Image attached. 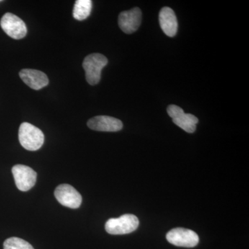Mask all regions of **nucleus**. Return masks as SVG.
<instances>
[{"label": "nucleus", "mask_w": 249, "mask_h": 249, "mask_svg": "<svg viewBox=\"0 0 249 249\" xmlns=\"http://www.w3.org/2000/svg\"><path fill=\"white\" fill-rule=\"evenodd\" d=\"M139 221L137 216L125 214L120 217L111 218L106 222V230L111 235H124L137 230Z\"/></svg>", "instance_id": "nucleus-3"}, {"label": "nucleus", "mask_w": 249, "mask_h": 249, "mask_svg": "<svg viewBox=\"0 0 249 249\" xmlns=\"http://www.w3.org/2000/svg\"><path fill=\"white\" fill-rule=\"evenodd\" d=\"M12 173L16 186L19 191H29L36 184L37 173L30 167L20 164L14 165Z\"/></svg>", "instance_id": "nucleus-7"}, {"label": "nucleus", "mask_w": 249, "mask_h": 249, "mask_svg": "<svg viewBox=\"0 0 249 249\" xmlns=\"http://www.w3.org/2000/svg\"><path fill=\"white\" fill-rule=\"evenodd\" d=\"M55 198L60 204L70 209H78L82 203L81 195L69 184L59 185L54 192Z\"/></svg>", "instance_id": "nucleus-8"}, {"label": "nucleus", "mask_w": 249, "mask_h": 249, "mask_svg": "<svg viewBox=\"0 0 249 249\" xmlns=\"http://www.w3.org/2000/svg\"><path fill=\"white\" fill-rule=\"evenodd\" d=\"M166 239L172 245L186 248L196 247L199 241L196 232L183 228L172 229L167 233Z\"/></svg>", "instance_id": "nucleus-5"}, {"label": "nucleus", "mask_w": 249, "mask_h": 249, "mask_svg": "<svg viewBox=\"0 0 249 249\" xmlns=\"http://www.w3.org/2000/svg\"><path fill=\"white\" fill-rule=\"evenodd\" d=\"M92 8L91 0H77L73 10V16L77 20H84L89 17Z\"/></svg>", "instance_id": "nucleus-13"}, {"label": "nucleus", "mask_w": 249, "mask_h": 249, "mask_svg": "<svg viewBox=\"0 0 249 249\" xmlns=\"http://www.w3.org/2000/svg\"><path fill=\"white\" fill-rule=\"evenodd\" d=\"M142 22V11L138 7L124 11L119 16V25L127 34L135 32Z\"/></svg>", "instance_id": "nucleus-9"}, {"label": "nucleus", "mask_w": 249, "mask_h": 249, "mask_svg": "<svg viewBox=\"0 0 249 249\" xmlns=\"http://www.w3.org/2000/svg\"><path fill=\"white\" fill-rule=\"evenodd\" d=\"M0 25L9 37L16 40L22 39L27 35V28L25 23L17 16L11 13L4 15L0 21Z\"/></svg>", "instance_id": "nucleus-4"}, {"label": "nucleus", "mask_w": 249, "mask_h": 249, "mask_svg": "<svg viewBox=\"0 0 249 249\" xmlns=\"http://www.w3.org/2000/svg\"><path fill=\"white\" fill-rule=\"evenodd\" d=\"M4 249H34L31 244L19 237H10L4 242Z\"/></svg>", "instance_id": "nucleus-14"}, {"label": "nucleus", "mask_w": 249, "mask_h": 249, "mask_svg": "<svg viewBox=\"0 0 249 249\" xmlns=\"http://www.w3.org/2000/svg\"><path fill=\"white\" fill-rule=\"evenodd\" d=\"M107 58L101 53H92L84 59L83 67L87 81L91 85H97L101 80V71L107 65Z\"/></svg>", "instance_id": "nucleus-2"}, {"label": "nucleus", "mask_w": 249, "mask_h": 249, "mask_svg": "<svg viewBox=\"0 0 249 249\" xmlns=\"http://www.w3.org/2000/svg\"><path fill=\"white\" fill-rule=\"evenodd\" d=\"M160 28L165 35L174 37L178 29V19L173 10L169 7H163L160 13Z\"/></svg>", "instance_id": "nucleus-12"}, {"label": "nucleus", "mask_w": 249, "mask_h": 249, "mask_svg": "<svg viewBox=\"0 0 249 249\" xmlns=\"http://www.w3.org/2000/svg\"><path fill=\"white\" fill-rule=\"evenodd\" d=\"M22 81L31 89L39 90L49 84V78L42 71L31 69H24L19 72Z\"/></svg>", "instance_id": "nucleus-11"}, {"label": "nucleus", "mask_w": 249, "mask_h": 249, "mask_svg": "<svg viewBox=\"0 0 249 249\" xmlns=\"http://www.w3.org/2000/svg\"><path fill=\"white\" fill-rule=\"evenodd\" d=\"M88 126L93 130L113 132L122 129L123 123L111 116H97L88 121Z\"/></svg>", "instance_id": "nucleus-10"}, {"label": "nucleus", "mask_w": 249, "mask_h": 249, "mask_svg": "<svg viewBox=\"0 0 249 249\" xmlns=\"http://www.w3.org/2000/svg\"><path fill=\"white\" fill-rule=\"evenodd\" d=\"M168 115L173 119L174 124L181 127L188 133H193L196 131L197 118L191 114H186L183 109L175 105H170L168 106Z\"/></svg>", "instance_id": "nucleus-6"}, {"label": "nucleus", "mask_w": 249, "mask_h": 249, "mask_svg": "<svg viewBox=\"0 0 249 249\" xmlns=\"http://www.w3.org/2000/svg\"><path fill=\"white\" fill-rule=\"evenodd\" d=\"M18 137L22 146L29 151L39 150L45 142L43 132L29 123L20 124Z\"/></svg>", "instance_id": "nucleus-1"}]
</instances>
